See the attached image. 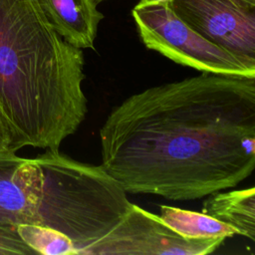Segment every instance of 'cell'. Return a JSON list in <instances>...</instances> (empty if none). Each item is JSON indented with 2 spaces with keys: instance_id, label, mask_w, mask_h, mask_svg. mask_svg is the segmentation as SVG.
<instances>
[{
  "instance_id": "obj_1",
  "label": "cell",
  "mask_w": 255,
  "mask_h": 255,
  "mask_svg": "<svg viewBox=\"0 0 255 255\" xmlns=\"http://www.w3.org/2000/svg\"><path fill=\"white\" fill-rule=\"evenodd\" d=\"M101 166L127 193L186 201L255 168V78L210 73L153 86L113 108Z\"/></svg>"
},
{
  "instance_id": "obj_2",
  "label": "cell",
  "mask_w": 255,
  "mask_h": 255,
  "mask_svg": "<svg viewBox=\"0 0 255 255\" xmlns=\"http://www.w3.org/2000/svg\"><path fill=\"white\" fill-rule=\"evenodd\" d=\"M82 49L53 28L38 0H0V107L19 148L59 149L84 122Z\"/></svg>"
},
{
  "instance_id": "obj_3",
  "label": "cell",
  "mask_w": 255,
  "mask_h": 255,
  "mask_svg": "<svg viewBox=\"0 0 255 255\" xmlns=\"http://www.w3.org/2000/svg\"><path fill=\"white\" fill-rule=\"evenodd\" d=\"M144 46L201 73L255 78V59L230 52L185 24L167 1L140 0L131 11Z\"/></svg>"
},
{
  "instance_id": "obj_4",
  "label": "cell",
  "mask_w": 255,
  "mask_h": 255,
  "mask_svg": "<svg viewBox=\"0 0 255 255\" xmlns=\"http://www.w3.org/2000/svg\"><path fill=\"white\" fill-rule=\"evenodd\" d=\"M225 239L184 238L160 216L130 203L123 219L84 255H206L217 250Z\"/></svg>"
},
{
  "instance_id": "obj_5",
  "label": "cell",
  "mask_w": 255,
  "mask_h": 255,
  "mask_svg": "<svg viewBox=\"0 0 255 255\" xmlns=\"http://www.w3.org/2000/svg\"><path fill=\"white\" fill-rule=\"evenodd\" d=\"M168 4L206 40L255 59V6L241 0H169Z\"/></svg>"
},
{
  "instance_id": "obj_6",
  "label": "cell",
  "mask_w": 255,
  "mask_h": 255,
  "mask_svg": "<svg viewBox=\"0 0 255 255\" xmlns=\"http://www.w3.org/2000/svg\"><path fill=\"white\" fill-rule=\"evenodd\" d=\"M36 156L25 158L16 151L0 153V222L36 224Z\"/></svg>"
},
{
  "instance_id": "obj_7",
  "label": "cell",
  "mask_w": 255,
  "mask_h": 255,
  "mask_svg": "<svg viewBox=\"0 0 255 255\" xmlns=\"http://www.w3.org/2000/svg\"><path fill=\"white\" fill-rule=\"evenodd\" d=\"M56 32L79 49H94L98 27L104 15L98 0H38Z\"/></svg>"
},
{
  "instance_id": "obj_8",
  "label": "cell",
  "mask_w": 255,
  "mask_h": 255,
  "mask_svg": "<svg viewBox=\"0 0 255 255\" xmlns=\"http://www.w3.org/2000/svg\"><path fill=\"white\" fill-rule=\"evenodd\" d=\"M208 196V195H207ZM202 212L226 223L238 235L255 240V188L214 192L202 203Z\"/></svg>"
},
{
  "instance_id": "obj_9",
  "label": "cell",
  "mask_w": 255,
  "mask_h": 255,
  "mask_svg": "<svg viewBox=\"0 0 255 255\" xmlns=\"http://www.w3.org/2000/svg\"><path fill=\"white\" fill-rule=\"evenodd\" d=\"M160 218L176 233L187 239L233 237L237 229L203 212L160 205Z\"/></svg>"
},
{
  "instance_id": "obj_10",
  "label": "cell",
  "mask_w": 255,
  "mask_h": 255,
  "mask_svg": "<svg viewBox=\"0 0 255 255\" xmlns=\"http://www.w3.org/2000/svg\"><path fill=\"white\" fill-rule=\"evenodd\" d=\"M17 229L26 245L36 254L78 255L74 242L60 231L36 224H19Z\"/></svg>"
},
{
  "instance_id": "obj_11",
  "label": "cell",
  "mask_w": 255,
  "mask_h": 255,
  "mask_svg": "<svg viewBox=\"0 0 255 255\" xmlns=\"http://www.w3.org/2000/svg\"><path fill=\"white\" fill-rule=\"evenodd\" d=\"M36 254L20 237L17 225L0 222V255Z\"/></svg>"
},
{
  "instance_id": "obj_12",
  "label": "cell",
  "mask_w": 255,
  "mask_h": 255,
  "mask_svg": "<svg viewBox=\"0 0 255 255\" xmlns=\"http://www.w3.org/2000/svg\"><path fill=\"white\" fill-rule=\"evenodd\" d=\"M18 149L13 128L0 107V153L11 150L17 151Z\"/></svg>"
},
{
  "instance_id": "obj_13",
  "label": "cell",
  "mask_w": 255,
  "mask_h": 255,
  "mask_svg": "<svg viewBox=\"0 0 255 255\" xmlns=\"http://www.w3.org/2000/svg\"><path fill=\"white\" fill-rule=\"evenodd\" d=\"M241 1H243L245 3H248V4L252 5V6H255V0H241Z\"/></svg>"
},
{
  "instance_id": "obj_14",
  "label": "cell",
  "mask_w": 255,
  "mask_h": 255,
  "mask_svg": "<svg viewBox=\"0 0 255 255\" xmlns=\"http://www.w3.org/2000/svg\"><path fill=\"white\" fill-rule=\"evenodd\" d=\"M156 1H167V2H168L169 0H156Z\"/></svg>"
},
{
  "instance_id": "obj_15",
  "label": "cell",
  "mask_w": 255,
  "mask_h": 255,
  "mask_svg": "<svg viewBox=\"0 0 255 255\" xmlns=\"http://www.w3.org/2000/svg\"><path fill=\"white\" fill-rule=\"evenodd\" d=\"M98 1H101V0H98Z\"/></svg>"
}]
</instances>
